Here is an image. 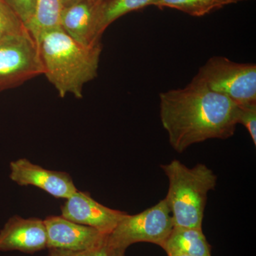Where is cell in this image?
I'll list each match as a JSON object with an SVG mask.
<instances>
[{"label":"cell","instance_id":"obj_22","mask_svg":"<svg viewBox=\"0 0 256 256\" xmlns=\"http://www.w3.org/2000/svg\"><path fill=\"white\" fill-rule=\"evenodd\" d=\"M110 256H126V252L121 250L110 249Z\"/></svg>","mask_w":256,"mask_h":256},{"label":"cell","instance_id":"obj_2","mask_svg":"<svg viewBox=\"0 0 256 256\" xmlns=\"http://www.w3.org/2000/svg\"><path fill=\"white\" fill-rule=\"evenodd\" d=\"M44 67V75L60 97L72 94L82 98L87 82L98 76L101 44L85 46L60 28L44 32L36 40Z\"/></svg>","mask_w":256,"mask_h":256},{"label":"cell","instance_id":"obj_10","mask_svg":"<svg viewBox=\"0 0 256 256\" xmlns=\"http://www.w3.org/2000/svg\"><path fill=\"white\" fill-rule=\"evenodd\" d=\"M47 249V232L41 218H10L0 230V252L32 254Z\"/></svg>","mask_w":256,"mask_h":256},{"label":"cell","instance_id":"obj_17","mask_svg":"<svg viewBox=\"0 0 256 256\" xmlns=\"http://www.w3.org/2000/svg\"><path fill=\"white\" fill-rule=\"evenodd\" d=\"M237 122L242 124L250 134L254 144L256 146V102L238 105Z\"/></svg>","mask_w":256,"mask_h":256},{"label":"cell","instance_id":"obj_20","mask_svg":"<svg viewBox=\"0 0 256 256\" xmlns=\"http://www.w3.org/2000/svg\"><path fill=\"white\" fill-rule=\"evenodd\" d=\"M63 8H67V6H72V5L78 4L82 2L86 1V0H60Z\"/></svg>","mask_w":256,"mask_h":256},{"label":"cell","instance_id":"obj_15","mask_svg":"<svg viewBox=\"0 0 256 256\" xmlns=\"http://www.w3.org/2000/svg\"><path fill=\"white\" fill-rule=\"evenodd\" d=\"M156 6L180 10L193 16H202L210 14L222 6L214 0H158Z\"/></svg>","mask_w":256,"mask_h":256},{"label":"cell","instance_id":"obj_24","mask_svg":"<svg viewBox=\"0 0 256 256\" xmlns=\"http://www.w3.org/2000/svg\"></svg>","mask_w":256,"mask_h":256},{"label":"cell","instance_id":"obj_11","mask_svg":"<svg viewBox=\"0 0 256 256\" xmlns=\"http://www.w3.org/2000/svg\"><path fill=\"white\" fill-rule=\"evenodd\" d=\"M99 0H86L63 8L60 18V28L74 40L85 46L100 44L98 32Z\"/></svg>","mask_w":256,"mask_h":256},{"label":"cell","instance_id":"obj_1","mask_svg":"<svg viewBox=\"0 0 256 256\" xmlns=\"http://www.w3.org/2000/svg\"><path fill=\"white\" fill-rule=\"evenodd\" d=\"M237 112V104L196 77L182 88L160 94L162 124L178 153L208 140L232 138L238 124Z\"/></svg>","mask_w":256,"mask_h":256},{"label":"cell","instance_id":"obj_18","mask_svg":"<svg viewBox=\"0 0 256 256\" xmlns=\"http://www.w3.org/2000/svg\"><path fill=\"white\" fill-rule=\"evenodd\" d=\"M22 20L25 28L30 24L34 18L36 0H3Z\"/></svg>","mask_w":256,"mask_h":256},{"label":"cell","instance_id":"obj_13","mask_svg":"<svg viewBox=\"0 0 256 256\" xmlns=\"http://www.w3.org/2000/svg\"><path fill=\"white\" fill-rule=\"evenodd\" d=\"M60 0H36L34 15L26 30L35 40L44 32L60 28Z\"/></svg>","mask_w":256,"mask_h":256},{"label":"cell","instance_id":"obj_3","mask_svg":"<svg viewBox=\"0 0 256 256\" xmlns=\"http://www.w3.org/2000/svg\"><path fill=\"white\" fill-rule=\"evenodd\" d=\"M161 168L169 181L164 198L174 226L202 228L208 192L214 190L216 175L206 165L188 168L178 160Z\"/></svg>","mask_w":256,"mask_h":256},{"label":"cell","instance_id":"obj_5","mask_svg":"<svg viewBox=\"0 0 256 256\" xmlns=\"http://www.w3.org/2000/svg\"><path fill=\"white\" fill-rule=\"evenodd\" d=\"M173 227L171 212L164 198L137 214H126L108 236V246L110 249L124 252L138 242L162 247Z\"/></svg>","mask_w":256,"mask_h":256},{"label":"cell","instance_id":"obj_23","mask_svg":"<svg viewBox=\"0 0 256 256\" xmlns=\"http://www.w3.org/2000/svg\"><path fill=\"white\" fill-rule=\"evenodd\" d=\"M240 1H245V0H237V2H240Z\"/></svg>","mask_w":256,"mask_h":256},{"label":"cell","instance_id":"obj_6","mask_svg":"<svg viewBox=\"0 0 256 256\" xmlns=\"http://www.w3.org/2000/svg\"><path fill=\"white\" fill-rule=\"evenodd\" d=\"M44 74L36 40L28 30L0 43V92Z\"/></svg>","mask_w":256,"mask_h":256},{"label":"cell","instance_id":"obj_8","mask_svg":"<svg viewBox=\"0 0 256 256\" xmlns=\"http://www.w3.org/2000/svg\"><path fill=\"white\" fill-rule=\"evenodd\" d=\"M60 210L64 218L98 229L107 235L127 214L104 206L90 194L78 190L66 200Z\"/></svg>","mask_w":256,"mask_h":256},{"label":"cell","instance_id":"obj_14","mask_svg":"<svg viewBox=\"0 0 256 256\" xmlns=\"http://www.w3.org/2000/svg\"><path fill=\"white\" fill-rule=\"evenodd\" d=\"M158 0H106L101 2L98 12V32L101 36L118 18L148 6H156Z\"/></svg>","mask_w":256,"mask_h":256},{"label":"cell","instance_id":"obj_19","mask_svg":"<svg viewBox=\"0 0 256 256\" xmlns=\"http://www.w3.org/2000/svg\"><path fill=\"white\" fill-rule=\"evenodd\" d=\"M48 250L47 256H110V248L108 246L107 240L102 245L88 250L72 252L58 249H48Z\"/></svg>","mask_w":256,"mask_h":256},{"label":"cell","instance_id":"obj_16","mask_svg":"<svg viewBox=\"0 0 256 256\" xmlns=\"http://www.w3.org/2000/svg\"><path fill=\"white\" fill-rule=\"evenodd\" d=\"M18 14L3 0H0V43L26 30Z\"/></svg>","mask_w":256,"mask_h":256},{"label":"cell","instance_id":"obj_7","mask_svg":"<svg viewBox=\"0 0 256 256\" xmlns=\"http://www.w3.org/2000/svg\"><path fill=\"white\" fill-rule=\"evenodd\" d=\"M44 222L46 228L48 250H88L102 245L108 236L98 229L66 220L62 216H50Z\"/></svg>","mask_w":256,"mask_h":256},{"label":"cell","instance_id":"obj_9","mask_svg":"<svg viewBox=\"0 0 256 256\" xmlns=\"http://www.w3.org/2000/svg\"><path fill=\"white\" fill-rule=\"evenodd\" d=\"M10 178L20 186H34L56 198L66 200L77 191L72 176L65 172L45 169L25 158L10 162Z\"/></svg>","mask_w":256,"mask_h":256},{"label":"cell","instance_id":"obj_25","mask_svg":"<svg viewBox=\"0 0 256 256\" xmlns=\"http://www.w3.org/2000/svg\"><path fill=\"white\" fill-rule=\"evenodd\" d=\"M99 1H100V2H104V1H106V0H99Z\"/></svg>","mask_w":256,"mask_h":256},{"label":"cell","instance_id":"obj_21","mask_svg":"<svg viewBox=\"0 0 256 256\" xmlns=\"http://www.w3.org/2000/svg\"><path fill=\"white\" fill-rule=\"evenodd\" d=\"M214 1L217 4H220L222 8H223L225 5L237 3V0H214Z\"/></svg>","mask_w":256,"mask_h":256},{"label":"cell","instance_id":"obj_4","mask_svg":"<svg viewBox=\"0 0 256 256\" xmlns=\"http://www.w3.org/2000/svg\"><path fill=\"white\" fill-rule=\"evenodd\" d=\"M194 77L212 92L237 105L256 102V65L238 63L225 56H213Z\"/></svg>","mask_w":256,"mask_h":256},{"label":"cell","instance_id":"obj_12","mask_svg":"<svg viewBox=\"0 0 256 256\" xmlns=\"http://www.w3.org/2000/svg\"><path fill=\"white\" fill-rule=\"evenodd\" d=\"M161 248L168 256H212L202 228L174 226Z\"/></svg>","mask_w":256,"mask_h":256}]
</instances>
